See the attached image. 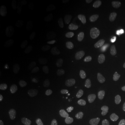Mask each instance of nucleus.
Segmentation results:
<instances>
[{
    "instance_id": "nucleus-18",
    "label": "nucleus",
    "mask_w": 125,
    "mask_h": 125,
    "mask_svg": "<svg viewBox=\"0 0 125 125\" xmlns=\"http://www.w3.org/2000/svg\"><path fill=\"white\" fill-rule=\"evenodd\" d=\"M38 8L37 6L32 7V3L31 5V7H30L29 10V21L30 23H33L35 21L36 13H37V9Z\"/></svg>"
},
{
    "instance_id": "nucleus-9",
    "label": "nucleus",
    "mask_w": 125,
    "mask_h": 125,
    "mask_svg": "<svg viewBox=\"0 0 125 125\" xmlns=\"http://www.w3.org/2000/svg\"><path fill=\"white\" fill-rule=\"evenodd\" d=\"M87 29H88L87 23L86 22L83 23L74 30L73 34L77 37H81L87 33Z\"/></svg>"
},
{
    "instance_id": "nucleus-13",
    "label": "nucleus",
    "mask_w": 125,
    "mask_h": 125,
    "mask_svg": "<svg viewBox=\"0 0 125 125\" xmlns=\"http://www.w3.org/2000/svg\"><path fill=\"white\" fill-rule=\"evenodd\" d=\"M109 76L113 81L119 82L123 79V74L119 70L113 69L109 72Z\"/></svg>"
},
{
    "instance_id": "nucleus-26",
    "label": "nucleus",
    "mask_w": 125,
    "mask_h": 125,
    "mask_svg": "<svg viewBox=\"0 0 125 125\" xmlns=\"http://www.w3.org/2000/svg\"><path fill=\"white\" fill-rule=\"evenodd\" d=\"M59 59V54L57 53H55L53 54L52 57L50 59L49 61V64L51 67H53L57 64V63L58 62Z\"/></svg>"
},
{
    "instance_id": "nucleus-17",
    "label": "nucleus",
    "mask_w": 125,
    "mask_h": 125,
    "mask_svg": "<svg viewBox=\"0 0 125 125\" xmlns=\"http://www.w3.org/2000/svg\"><path fill=\"white\" fill-rule=\"evenodd\" d=\"M84 80V77L80 75H75L71 76L68 80L70 84L73 86H76L79 85Z\"/></svg>"
},
{
    "instance_id": "nucleus-30",
    "label": "nucleus",
    "mask_w": 125,
    "mask_h": 125,
    "mask_svg": "<svg viewBox=\"0 0 125 125\" xmlns=\"http://www.w3.org/2000/svg\"><path fill=\"white\" fill-rule=\"evenodd\" d=\"M35 5L38 8L42 9L45 7V4L44 1H42V0H38L35 2Z\"/></svg>"
},
{
    "instance_id": "nucleus-12",
    "label": "nucleus",
    "mask_w": 125,
    "mask_h": 125,
    "mask_svg": "<svg viewBox=\"0 0 125 125\" xmlns=\"http://www.w3.org/2000/svg\"><path fill=\"white\" fill-rule=\"evenodd\" d=\"M40 41V35L37 33H30L27 36L26 42L27 44L30 46H34Z\"/></svg>"
},
{
    "instance_id": "nucleus-2",
    "label": "nucleus",
    "mask_w": 125,
    "mask_h": 125,
    "mask_svg": "<svg viewBox=\"0 0 125 125\" xmlns=\"http://www.w3.org/2000/svg\"><path fill=\"white\" fill-rule=\"evenodd\" d=\"M93 56L90 53L82 52L78 55L77 63L79 67H85L92 63Z\"/></svg>"
},
{
    "instance_id": "nucleus-22",
    "label": "nucleus",
    "mask_w": 125,
    "mask_h": 125,
    "mask_svg": "<svg viewBox=\"0 0 125 125\" xmlns=\"http://www.w3.org/2000/svg\"><path fill=\"white\" fill-rule=\"evenodd\" d=\"M45 74H46V68L45 67H42L36 71L34 75V78L36 81H41L44 77Z\"/></svg>"
},
{
    "instance_id": "nucleus-28",
    "label": "nucleus",
    "mask_w": 125,
    "mask_h": 125,
    "mask_svg": "<svg viewBox=\"0 0 125 125\" xmlns=\"http://www.w3.org/2000/svg\"><path fill=\"white\" fill-rule=\"evenodd\" d=\"M47 10H48V13H49L51 16H54L56 15V7L53 4L50 5L49 7H48V9H47Z\"/></svg>"
},
{
    "instance_id": "nucleus-6",
    "label": "nucleus",
    "mask_w": 125,
    "mask_h": 125,
    "mask_svg": "<svg viewBox=\"0 0 125 125\" xmlns=\"http://www.w3.org/2000/svg\"><path fill=\"white\" fill-rule=\"evenodd\" d=\"M32 116H33V111L32 108L30 106L23 108L21 111V118L24 123H29L32 119Z\"/></svg>"
},
{
    "instance_id": "nucleus-7",
    "label": "nucleus",
    "mask_w": 125,
    "mask_h": 125,
    "mask_svg": "<svg viewBox=\"0 0 125 125\" xmlns=\"http://www.w3.org/2000/svg\"><path fill=\"white\" fill-rule=\"evenodd\" d=\"M120 27L117 24H110L107 28L108 38L110 40H114L118 36Z\"/></svg>"
},
{
    "instance_id": "nucleus-14",
    "label": "nucleus",
    "mask_w": 125,
    "mask_h": 125,
    "mask_svg": "<svg viewBox=\"0 0 125 125\" xmlns=\"http://www.w3.org/2000/svg\"><path fill=\"white\" fill-rule=\"evenodd\" d=\"M92 15H93V13H92V10L91 9L88 7H85L81 9L78 12L76 17L78 19H82L89 18V17L91 16Z\"/></svg>"
},
{
    "instance_id": "nucleus-27",
    "label": "nucleus",
    "mask_w": 125,
    "mask_h": 125,
    "mask_svg": "<svg viewBox=\"0 0 125 125\" xmlns=\"http://www.w3.org/2000/svg\"><path fill=\"white\" fill-rule=\"evenodd\" d=\"M65 116V114L64 112L62 111H59L54 116H53L52 119V121L56 122H60L62 121L64 119Z\"/></svg>"
},
{
    "instance_id": "nucleus-11",
    "label": "nucleus",
    "mask_w": 125,
    "mask_h": 125,
    "mask_svg": "<svg viewBox=\"0 0 125 125\" xmlns=\"http://www.w3.org/2000/svg\"><path fill=\"white\" fill-rule=\"evenodd\" d=\"M64 102L65 105L68 107L74 108L77 107L79 104V98L75 97L67 96L64 99Z\"/></svg>"
},
{
    "instance_id": "nucleus-19",
    "label": "nucleus",
    "mask_w": 125,
    "mask_h": 125,
    "mask_svg": "<svg viewBox=\"0 0 125 125\" xmlns=\"http://www.w3.org/2000/svg\"><path fill=\"white\" fill-rule=\"evenodd\" d=\"M97 40L100 45L103 47L106 46L107 42H106L105 34L103 30H100L97 34Z\"/></svg>"
},
{
    "instance_id": "nucleus-8",
    "label": "nucleus",
    "mask_w": 125,
    "mask_h": 125,
    "mask_svg": "<svg viewBox=\"0 0 125 125\" xmlns=\"http://www.w3.org/2000/svg\"><path fill=\"white\" fill-rule=\"evenodd\" d=\"M54 46V38L52 34H49L45 37L43 47L46 51H51Z\"/></svg>"
},
{
    "instance_id": "nucleus-10",
    "label": "nucleus",
    "mask_w": 125,
    "mask_h": 125,
    "mask_svg": "<svg viewBox=\"0 0 125 125\" xmlns=\"http://www.w3.org/2000/svg\"><path fill=\"white\" fill-rule=\"evenodd\" d=\"M105 101L103 97L97 98L93 103V108L95 111L100 112L103 111L105 107Z\"/></svg>"
},
{
    "instance_id": "nucleus-24",
    "label": "nucleus",
    "mask_w": 125,
    "mask_h": 125,
    "mask_svg": "<svg viewBox=\"0 0 125 125\" xmlns=\"http://www.w3.org/2000/svg\"><path fill=\"white\" fill-rule=\"evenodd\" d=\"M108 122V119L105 115L97 116L94 119L95 125H105Z\"/></svg>"
},
{
    "instance_id": "nucleus-1",
    "label": "nucleus",
    "mask_w": 125,
    "mask_h": 125,
    "mask_svg": "<svg viewBox=\"0 0 125 125\" xmlns=\"http://www.w3.org/2000/svg\"><path fill=\"white\" fill-rule=\"evenodd\" d=\"M24 53V48L20 43H15L11 45L9 49V57L13 62L20 60Z\"/></svg>"
},
{
    "instance_id": "nucleus-15",
    "label": "nucleus",
    "mask_w": 125,
    "mask_h": 125,
    "mask_svg": "<svg viewBox=\"0 0 125 125\" xmlns=\"http://www.w3.org/2000/svg\"><path fill=\"white\" fill-rule=\"evenodd\" d=\"M60 105L58 103H54L49 106L47 111V115L50 117L54 116L60 109Z\"/></svg>"
},
{
    "instance_id": "nucleus-16",
    "label": "nucleus",
    "mask_w": 125,
    "mask_h": 125,
    "mask_svg": "<svg viewBox=\"0 0 125 125\" xmlns=\"http://www.w3.org/2000/svg\"><path fill=\"white\" fill-rule=\"evenodd\" d=\"M54 81V78L52 75H49L46 76L43 79L42 82L41 84V86L43 89H47L51 87V86L53 84Z\"/></svg>"
},
{
    "instance_id": "nucleus-4",
    "label": "nucleus",
    "mask_w": 125,
    "mask_h": 125,
    "mask_svg": "<svg viewBox=\"0 0 125 125\" xmlns=\"http://www.w3.org/2000/svg\"><path fill=\"white\" fill-rule=\"evenodd\" d=\"M85 87L86 90L90 92H97L100 89V86L94 78L87 79L85 83Z\"/></svg>"
},
{
    "instance_id": "nucleus-29",
    "label": "nucleus",
    "mask_w": 125,
    "mask_h": 125,
    "mask_svg": "<svg viewBox=\"0 0 125 125\" xmlns=\"http://www.w3.org/2000/svg\"><path fill=\"white\" fill-rule=\"evenodd\" d=\"M92 70H93V68H92V67H89L79 69L78 70V72L81 73V74H89V73H90V72L92 71Z\"/></svg>"
},
{
    "instance_id": "nucleus-3",
    "label": "nucleus",
    "mask_w": 125,
    "mask_h": 125,
    "mask_svg": "<svg viewBox=\"0 0 125 125\" xmlns=\"http://www.w3.org/2000/svg\"><path fill=\"white\" fill-rule=\"evenodd\" d=\"M12 23V16L10 12L7 9H3L0 12V24L3 27L7 28Z\"/></svg>"
},
{
    "instance_id": "nucleus-20",
    "label": "nucleus",
    "mask_w": 125,
    "mask_h": 125,
    "mask_svg": "<svg viewBox=\"0 0 125 125\" xmlns=\"http://www.w3.org/2000/svg\"><path fill=\"white\" fill-rule=\"evenodd\" d=\"M19 10L20 13L23 16H26L29 13V9H28V4L27 1L21 0L19 4Z\"/></svg>"
},
{
    "instance_id": "nucleus-21",
    "label": "nucleus",
    "mask_w": 125,
    "mask_h": 125,
    "mask_svg": "<svg viewBox=\"0 0 125 125\" xmlns=\"http://www.w3.org/2000/svg\"><path fill=\"white\" fill-rule=\"evenodd\" d=\"M71 117L72 119L76 123H79L82 121V116L80 111L78 109H74L71 112Z\"/></svg>"
},
{
    "instance_id": "nucleus-25",
    "label": "nucleus",
    "mask_w": 125,
    "mask_h": 125,
    "mask_svg": "<svg viewBox=\"0 0 125 125\" xmlns=\"http://www.w3.org/2000/svg\"><path fill=\"white\" fill-rule=\"evenodd\" d=\"M114 47L117 50L124 51L125 50V41L121 39H118L114 43Z\"/></svg>"
},
{
    "instance_id": "nucleus-31",
    "label": "nucleus",
    "mask_w": 125,
    "mask_h": 125,
    "mask_svg": "<svg viewBox=\"0 0 125 125\" xmlns=\"http://www.w3.org/2000/svg\"><path fill=\"white\" fill-rule=\"evenodd\" d=\"M114 2H115V1H114V0H105V1H104V4L107 5H109L113 4Z\"/></svg>"
},
{
    "instance_id": "nucleus-5",
    "label": "nucleus",
    "mask_w": 125,
    "mask_h": 125,
    "mask_svg": "<svg viewBox=\"0 0 125 125\" xmlns=\"http://www.w3.org/2000/svg\"><path fill=\"white\" fill-rule=\"evenodd\" d=\"M23 71V67L21 65H17L12 67L9 70L7 74V78L10 79H13L18 78L21 74Z\"/></svg>"
},
{
    "instance_id": "nucleus-23",
    "label": "nucleus",
    "mask_w": 125,
    "mask_h": 125,
    "mask_svg": "<svg viewBox=\"0 0 125 125\" xmlns=\"http://www.w3.org/2000/svg\"><path fill=\"white\" fill-rule=\"evenodd\" d=\"M123 59V56L121 53H114L109 57V61L112 63H118Z\"/></svg>"
}]
</instances>
